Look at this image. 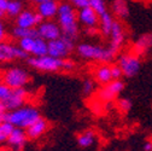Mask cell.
Instances as JSON below:
<instances>
[{
	"mask_svg": "<svg viewBox=\"0 0 152 151\" xmlns=\"http://www.w3.org/2000/svg\"><path fill=\"white\" fill-rule=\"evenodd\" d=\"M27 140H28V137L26 130L15 127L6 143L11 151H22L27 144Z\"/></svg>",
	"mask_w": 152,
	"mask_h": 151,
	"instance_id": "e0dca14e",
	"label": "cell"
},
{
	"mask_svg": "<svg viewBox=\"0 0 152 151\" xmlns=\"http://www.w3.org/2000/svg\"><path fill=\"white\" fill-rule=\"evenodd\" d=\"M5 36H6V30H5V27H4L3 22L0 21V43L4 41Z\"/></svg>",
	"mask_w": 152,
	"mask_h": 151,
	"instance_id": "d6a6232c",
	"label": "cell"
},
{
	"mask_svg": "<svg viewBox=\"0 0 152 151\" xmlns=\"http://www.w3.org/2000/svg\"><path fill=\"white\" fill-rule=\"evenodd\" d=\"M70 3L75 9H79V10L85 7H91L99 16L107 11L104 0H70Z\"/></svg>",
	"mask_w": 152,
	"mask_h": 151,
	"instance_id": "d6986e66",
	"label": "cell"
},
{
	"mask_svg": "<svg viewBox=\"0 0 152 151\" xmlns=\"http://www.w3.org/2000/svg\"><path fill=\"white\" fill-rule=\"evenodd\" d=\"M27 99H28V92L24 88H11V92L4 100V104L6 110L11 111L26 105Z\"/></svg>",
	"mask_w": 152,
	"mask_h": 151,
	"instance_id": "4fadbf2b",
	"label": "cell"
},
{
	"mask_svg": "<svg viewBox=\"0 0 152 151\" xmlns=\"http://www.w3.org/2000/svg\"><path fill=\"white\" fill-rule=\"evenodd\" d=\"M133 108V102L129 98H120L117 100V109L122 114H128Z\"/></svg>",
	"mask_w": 152,
	"mask_h": 151,
	"instance_id": "83f0119b",
	"label": "cell"
},
{
	"mask_svg": "<svg viewBox=\"0 0 152 151\" xmlns=\"http://www.w3.org/2000/svg\"><path fill=\"white\" fill-rule=\"evenodd\" d=\"M58 6L59 4L56 1V0H51V1H46L42 4L36 5V12L39 13V16L42 20H51V18L57 16L58 12Z\"/></svg>",
	"mask_w": 152,
	"mask_h": 151,
	"instance_id": "ffe728a7",
	"label": "cell"
},
{
	"mask_svg": "<svg viewBox=\"0 0 152 151\" xmlns=\"http://www.w3.org/2000/svg\"><path fill=\"white\" fill-rule=\"evenodd\" d=\"M6 112H7V110H6V108H5L4 102L0 100V116H4V115L6 114Z\"/></svg>",
	"mask_w": 152,
	"mask_h": 151,
	"instance_id": "d590c367",
	"label": "cell"
},
{
	"mask_svg": "<svg viewBox=\"0 0 152 151\" xmlns=\"http://www.w3.org/2000/svg\"><path fill=\"white\" fill-rule=\"evenodd\" d=\"M124 89V82L122 80H112L111 82L103 85V87L97 93V100L102 104H107L113 100L122 93Z\"/></svg>",
	"mask_w": 152,
	"mask_h": 151,
	"instance_id": "ba28073f",
	"label": "cell"
},
{
	"mask_svg": "<svg viewBox=\"0 0 152 151\" xmlns=\"http://www.w3.org/2000/svg\"><path fill=\"white\" fill-rule=\"evenodd\" d=\"M13 126L7 122V121H3L1 125H0V144H3V143H6L10 134L12 133V130H13Z\"/></svg>",
	"mask_w": 152,
	"mask_h": 151,
	"instance_id": "4316f807",
	"label": "cell"
},
{
	"mask_svg": "<svg viewBox=\"0 0 152 151\" xmlns=\"http://www.w3.org/2000/svg\"><path fill=\"white\" fill-rule=\"evenodd\" d=\"M0 151H11L10 149H0Z\"/></svg>",
	"mask_w": 152,
	"mask_h": 151,
	"instance_id": "f35d334b",
	"label": "cell"
},
{
	"mask_svg": "<svg viewBox=\"0 0 152 151\" xmlns=\"http://www.w3.org/2000/svg\"><path fill=\"white\" fill-rule=\"evenodd\" d=\"M3 121H4V116H0V125H1Z\"/></svg>",
	"mask_w": 152,
	"mask_h": 151,
	"instance_id": "74e56055",
	"label": "cell"
},
{
	"mask_svg": "<svg viewBox=\"0 0 152 151\" xmlns=\"http://www.w3.org/2000/svg\"><path fill=\"white\" fill-rule=\"evenodd\" d=\"M3 82L10 88H24V86L29 82V74L18 67H13L4 71Z\"/></svg>",
	"mask_w": 152,
	"mask_h": 151,
	"instance_id": "8992f818",
	"label": "cell"
},
{
	"mask_svg": "<svg viewBox=\"0 0 152 151\" xmlns=\"http://www.w3.org/2000/svg\"><path fill=\"white\" fill-rule=\"evenodd\" d=\"M117 65L121 68L124 78H134L141 69V59L134 52H123L117 57Z\"/></svg>",
	"mask_w": 152,
	"mask_h": 151,
	"instance_id": "277c9868",
	"label": "cell"
},
{
	"mask_svg": "<svg viewBox=\"0 0 152 151\" xmlns=\"http://www.w3.org/2000/svg\"><path fill=\"white\" fill-rule=\"evenodd\" d=\"M31 1L36 5H39V4H42V3H46V1H51V0H31Z\"/></svg>",
	"mask_w": 152,
	"mask_h": 151,
	"instance_id": "8d00e7d4",
	"label": "cell"
},
{
	"mask_svg": "<svg viewBox=\"0 0 152 151\" xmlns=\"http://www.w3.org/2000/svg\"><path fill=\"white\" fill-rule=\"evenodd\" d=\"M41 22H42V18L39 16V13L29 11V10L22 11L17 16V20H16V24L20 28H36Z\"/></svg>",
	"mask_w": 152,
	"mask_h": 151,
	"instance_id": "9a60e30c",
	"label": "cell"
},
{
	"mask_svg": "<svg viewBox=\"0 0 152 151\" xmlns=\"http://www.w3.org/2000/svg\"><path fill=\"white\" fill-rule=\"evenodd\" d=\"M77 52L83 59L98 62L102 64H109L116 58L117 53L113 52L109 46H102L96 44H80L77 46Z\"/></svg>",
	"mask_w": 152,
	"mask_h": 151,
	"instance_id": "3957f363",
	"label": "cell"
},
{
	"mask_svg": "<svg viewBox=\"0 0 152 151\" xmlns=\"http://www.w3.org/2000/svg\"><path fill=\"white\" fill-rule=\"evenodd\" d=\"M94 79L97 82L102 85H106L112 81V75H111V65L109 64H102L98 67L94 71Z\"/></svg>",
	"mask_w": 152,
	"mask_h": 151,
	"instance_id": "7402d4cb",
	"label": "cell"
},
{
	"mask_svg": "<svg viewBox=\"0 0 152 151\" xmlns=\"http://www.w3.org/2000/svg\"><path fill=\"white\" fill-rule=\"evenodd\" d=\"M18 46L26 53L31 54L33 57H40V56L47 54V41H45L39 36L21 39Z\"/></svg>",
	"mask_w": 152,
	"mask_h": 151,
	"instance_id": "9c48e42d",
	"label": "cell"
},
{
	"mask_svg": "<svg viewBox=\"0 0 152 151\" xmlns=\"http://www.w3.org/2000/svg\"><path fill=\"white\" fill-rule=\"evenodd\" d=\"M151 50H152V32L139 35L132 47V52L138 54L139 57L147 54Z\"/></svg>",
	"mask_w": 152,
	"mask_h": 151,
	"instance_id": "2e32d148",
	"label": "cell"
},
{
	"mask_svg": "<svg viewBox=\"0 0 152 151\" xmlns=\"http://www.w3.org/2000/svg\"><path fill=\"white\" fill-rule=\"evenodd\" d=\"M142 151H152V140H146L144 143Z\"/></svg>",
	"mask_w": 152,
	"mask_h": 151,
	"instance_id": "e575fe53",
	"label": "cell"
},
{
	"mask_svg": "<svg viewBox=\"0 0 152 151\" xmlns=\"http://www.w3.org/2000/svg\"><path fill=\"white\" fill-rule=\"evenodd\" d=\"M48 129V122L42 119V117H39L35 122H33L26 130V133H27V137L28 139H31V140H36V139H39L41 138L46 132Z\"/></svg>",
	"mask_w": 152,
	"mask_h": 151,
	"instance_id": "ac0fdd59",
	"label": "cell"
},
{
	"mask_svg": "<svg viewBox=\"0 0 152 151\" xmlns=\"http://www.w3.org/2000/svg\"><path fill=\"white\" fill-rule=\"evenodd\" d=\"M10 92H11V88L9 86H6L4 82H0V100L4 102L10 94Z\"/></svg>",
	"mask_w": 152,
	"mask_h": 151,
	"instance_id": "4dcf8cb0",
	"label": "cell"
},
{
	"mask_svg": "<svg viewBox=\"0 0 152 151\" xmlns=\"http://www.w3.org/2000/svg\"><path fill=\"white\" fill-rule=\"evenodd\" d=\"M12 35L16 39H26V37H34V36H39L36 32V28H20V27H15L12 30Z\"/></svg>",
	"mask_w": 152,
	"mask_h": 151,
	"instance_id": "d4e9b609",
	"label": "cell"
},
{
	"mask_svg": "<svg viewBox=\"0 0 152 151\" xmlns=\"http://www.w3.org/2000/svg\"><path fill=\"white\" fill-rule=\"evenodd\" d=\"M27 57L28 53H26L20 46L4 41L0 43V62H10L13 59H22Z\"/></svg>",
	"mask_w": 152,
	"mask_h": 151,
	"instance_id": "7c38bea8",
	"label": "cell"
},
{
	"mask_svg": "<svg viewBox=\"0 0 152 151\" xmlns=\"http://www.w3.org/2000/svg\"><path fill=\"white\" fill-rule=\"evenodd\" d=\"M23 10L22 3L18 1V0H9L7 4V9H6V15L11 16V17H17Z\"/></svg>",
	"mask_w": 152,
	"mask_h": 151,
	"instance_id": "484cf974",
	"label": "cell"
},
{
	"mask_svg": "<svg viewBox=\"0 0 152 151\" xmlns=\"http://www.w3.org/2000/svg\"><path fill=\"white\" fill-rule=\"evenodd\" d=\"M74 67V62H71L70 59H64V70H72Z\"/></svg>",
	"mask_w": 152,
	"mask_h": 151,
	"instance_id": "836d02e7",
	"label": "cell"
},
{
	"mask_svg": "<svg viewBox=\"0 0 152 151\" xmlns=\"http://www.w3.org/2000/svg\"><path fill=\"white\" fill-rule=\"evenodd\" d=\"M124 41H126V32H124V28L122 26V23L120 21H116L115 20V23L112 26V29H111V33L109 35V47L113 51L118 53L120 50L122 48V46L124 45Z\"/></svg>",
	"mask_w": 152,
	"mask_h": 151,
	"instance_id": "8fae6325",
	"label": "cell"
},
{
	"mask_svg": "<svg viewBox=\"0 0 152 151\" xmlns=\"http://www.w3.org/2000/svg\"><path fill=\"white\" fill-rule=\"evenodd\" d=\"M57 17H58V23L62 29V35L75 40L79 33L77 13L75 12V7L68 3L59 4Z\"/></svg>",
	"mask_w": 152,
	"mask_h": 151,
	"instance_id": "6da1fadb",
	"label": "cell"
},
{
	"mask_svg": "<svg viewBox=\"0 0 152 151\" xmlns=\"http://www.w3.org/2000/svg\"><path fill=\"white\" fill-rule=\"evenodd\" d=\"M64 59L54 58L50 54H45V56H40V57L29 58L28 63L31 68L36 70L46 71V73H56L59 70H64Z\"/></svg>",
	"mask_w": 152,
	"mask_h": 151,
	"instance_id": "5b68a950",
	"label": "cell"
},
{
	"mask_svg": "<svg viewBox=\"0 0 152 151\" xmlns=\"http://www.w3.org/2000/svg\"><path fill=\"white\" fill-rule=\"evenodd\" d=\"M40 116V112L33 105H23L18 109L7 111L4 115V120L10 122L13 127L27 129L33 122H35Z\"/></svg>",
	"mask_w": 152,
	"mask_h": 151,
	"instance_id": "7a4b0ae2",
	"label": "cell"
},
{
	"mask_svg": "<svg viewBox=\"0 0 152 151\" xmlns=\"http://www.w3.org/2000/svg\"><path fill=\"white\" fill-rule=\"evenodd\" d=\"M77 145L82 149H87V147H91L94 145L97 140V137H96V133L93 130H85L82 133H80L77 136Z\"/></svg>",
	"mask_w": 152,
	"mask_h": 151,
	"instance_id": "cb8c5ba5",
	"label": "cell"
},
{
	"mask_svg": "<svg viewBox=\"0 0 152 151\" xmlns=\"http://www.w3.org/2000/svg\"><path fill=\"white\" fill-rule=\"evenodd\" d=\"M36 32H37L39 37H41V39H44L47 43L56 40V39H59L62 36V29H61L59 24H57L50 20L41 22L36 27Z\"/></svg>",
	"mask_w": 152,
	"mask_h": 151,
	"instance_id": "30bf717a",
	"label": "cell"
},
{
	"mask_svg": "<svg viewBox=\"0 0 152 151\" xmlns=\"http://www.w3.org/2000/svg\"><path fill=\"white\" fill-rule=\"evenodd\" d=\"M74 48V40L68 36L62 35L59 39H56L47 43V54L54 58L64 59Z\"/></svg>",
	"mask_w": 152,
	"mask_h": 151,
	"instance_id": "52a82bcc",
	"label": "cell"
},
{
	"mask_svg": "<svg viewBox=\"0 0 152 151\" xmlns=\"http://www.w3.org/2000/svg\"><path fill=\"white\" fill-rule=\"evenodd\" d=\"M77 21L88 30L96 32L99 26V15L91 7L80 9L77 12Z\"/></svg>",
	"mask_w": 152,
	"mask_h": 151,
	"instance_id": "5bb4252c",
	"label": "cell"
},
{
	"mask_svg": "<svg viewBox=\"0 0 152 151\" xmlns=\"http://www.w3.org/2000/svg\"><path fill=\"white\" fill-rule=\"evenodd\" d=\"M113 23H115V18H113V16L109 11L99 16V28H100V33L103 34V36L109 37Z\"/></svg>",
	"mask_w": 152,
	"mask_h": 151,
	"instance_id": "603a6c76",
	"label": "cell"
},
{
	"mask_svg": "<svg viewBox=\"0 0 152 151\" xmlns=\"http://www.w3.org/2000/svg\"><path fill=\"white\" fill-rule=\"evenodd\" d=\"M111 75H112V80H121V78H123L122 70L117 64L111 65Z\"/></svg>",
	"mask_w": 152,
	"mask_h": 151,
	"instance_id": "f546056e",
	"label": "cell"
},
{
	"mask_svg": "<svg viewBox=\"0 0 152 151\" xmlns=\"http://www.w3.org/2000/svg\"><path fill=\"white\" fill-rule=\"evenodd\" d=\"M94 91H96V84H94V81L91 80V79L85 80L83 84H82V93H83V96L88 97V96H91L92 93H94Z\"/></svg>",
	"mask_w": 152,
	"mask_h": 151,
	"instance_id": "f1b7e54d",
	"label": "cell"
},
{
	"mask_svg": "<svg viewBox=\"0 0 152 151\" xmlns=\"http://www.w3.org/2000/svg\"><path fill=\"white\" fill-rule=\"evenodd\" d=\"M111 11L118 20H126L129 16V5L127 0H112Z\"/></svg>",
	"mask_w": 152,
	"mask_h": 151,
	"instance_id": "44dd1931",
	"label": "cell"
},
{
	"mask_svg": "<svg viewBox=\"0 0 152 151\" xmlns=\"http://www.w3.org/2000/svg\"><path fill=\"white\" fill-rule=\"evenodd\" d=\"M7 4H9V0H0V18H3L6 15Z\"/></svg>",
	"mask_w": 152,
	"mask_h": 151,
	"instance_id": "1f68e13d",
	"label": "cell"
}]
</instances>
